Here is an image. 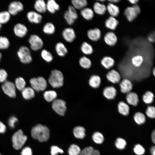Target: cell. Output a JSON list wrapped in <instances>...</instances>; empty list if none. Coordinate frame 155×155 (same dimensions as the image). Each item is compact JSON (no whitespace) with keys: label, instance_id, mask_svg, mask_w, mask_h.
<instances>
[{"label":"cell","instance_id":"cell-1","mask_svg":"<svg viewBox=\"0 0 155 155\" xmlns=\"http://www.w3.org/2000/svg\"><path fill=\"white\" fill-rule=\"evenodd\" d=\"M31 133L34 138L41 142L47 141L50 137L49 128L40 124H38L33 127L31 129Z\"/></svg>","mask_w":155,"mask_h":155},{"label":"cell","instance_id":"cell-2","mask_svg":"<svg viewBox=\"0 0 155 155\" xmlns=\"http://www.w3.org/2000/svg\"><path fill=\"white\" fill-rule=\"evenodd\" d=\"M27 139V136L24 134L22 130L17 131L13 134L12 137L13 148L16 150L20 149L24 144Z\"/></svg>","mask_w":155,"mask_h":155},{"label":"cell","instance_id":"cell-3","mask_svg":"<svg viewBox=\"0 0 155 155\" xmlns=\"http://www.w3.org/2000/svg\"><path fill=\"white\" fill-rule=\"evenodd\" d=\"M50 84L54 88H59L63 86V77L60 71L55 69L52 70L49 79Z\"/></svg>","mask_w":155,"mask_h":155},{"label":"cell","instance_id":"cell-4","mask_svg":"<svg viewBox=\"0 0 155 155\" xmlns=\"http://www.w3.org/2000/svg\"><path fill=\"white\" fill-rule=\"evenodd\" d=\"M17 54L20 61L23 63H29L32 61L30 50L26 46H22L20 47Z\"/></svg>","mask_w":155,"mask_h":155},{"label":"cell","instance_id":"cell-5","mask_svg":"<svg viewBox=\"0 0 155 155\" xmlns=\"http://www.w3.org/2000/svg\"><path fill=\"white\" fill-rule=\"evenodd\" d=\"M30 82L31 87L37 91L44 90L47 86L46 80L42 77L32 78L30 79Z\"/></svg>","mask_w":155,"mask_h":155},{"label":"cell","instance_id":"cell-6","mask_svg":"<svg viewBox=\"0 0 155 155\" xmlns=\"http://www.w3.org/2000/svg\"><path fill=\"white\" fill-rule=\"evenodd\" d=\"M28 42L30 44V48L34 51L41 49L43 46V40L37 35H31L28 39Z\"/></svg>","mask_w":155,"mask_h":155},{"label":"cell","instance_id":"cell-7","mask_svg":"<svg viewBox=\"0 0 155 155\" xmlns=\"http://www.w3.org/2000/svg\"><path fill=\"white\" fill-rule=\"evenodd\" d=\"M64 18L69 25H72L78 18L76 9L72 5L69 6L68 10L64 13Z\"/></svg>","mask_w":155,"mask_h":155},{"label":"cell","instance_id":"cell-8","mask_svg":"<svg viewBox=\"0 0 155 155\" xmlns=\"http://www.w3.org/2000/svg\"><path fill=\"white\" fill-rule=\"evenodd\" d=\"M139 6L135 5L132 7H127L125 10L124 14L127 20L129 22L133 21L140 12Z\"/></svg>","mask_w":155,"mask_h":155},{"label":"cell","instance_id":"cell-9","mask_svg":"<svg viewBox=\"0 0 155 155\" xmlns=\"http://www.w3.org/2000/svg\"><path fill=\"white\" fill-rule=\"evenodd\" d=\"M66 102L63 100L55 99L53 101L52 106L53 110L58 114L64 116L66 110Z\"/></svg>","mask_w":155,"mask_h":155},{"label":"cell","instance_id":"cell-10","mask_svg":"<svg viewBox=\"0 0 155 155\" xmlns=\"http://www.w3.org/2000/svg\"><path fill=\"white\" fill-rule=\"evenodd\" d=\"M1 88L4 93L8 96L12 98L16 97V87L13 82L6 81L2 84Z\"/></svg>","mask_w":155,"mask_h":155},{"label":"cell","instance_id":"cell-11","mask_svg":"<svg viewBox=\"0 0 155 155\" xmlns=\"http://www.w3.org/2000/svg\"><path fill=\"white\" fill-rule=\"evenodd\" d=\"M24 9V5L21 2L13 1L9 4L7 11L11 15L15 16L18 13L22 11Z\"/></svg>","mask_w":155,"mask_h":155},{"label":"cell","instance_id":"cell-12","mask_svg":"<svg viewBox=\"0 0 155 155\" xmlns=\"http://www.w3.org/2000/svg\"><path fill=\"white\" fill-rule=\"evenodd\" d=\"M13 31L16 36L22 38L27 34L28 29L24 24L21 23H18L14 25L13 28Z\"/></svg>","mask_w":155,"mask_h":155},{"label":"cell","instance_id":"cell-13","mask_svg":"<svg viewBox=\"0 0 155 155\" xmlns=\"http://www.w3.org/2000/svg\"><path fill=\"white\" fill-rule=\"evenodd\" d=\"M106 77L109 82L114 84H119L121 78L119 73L114 69L109 70L107 73Z\"/></svg>","mask_w":155,"mask_h":155},{"label":"cell","instance_id":"cell-14","mask_svg":"<svg viewBox=\"0 0 155 155\" xmlns=\"http://www.w3.org/2000/svg\"><path fill=\"white\" fill-rule=\"evenodd\" d=\"M121 92L123 94H127L131 92L133 88L131 81L126 78H124L119 83Z\"/></svg>","mask_w":155,"mask_h":155},{"label":"cell","instance_id":"cell-15","mask_svg":"<svg viewBox=\"0 0 155 155\" xmlns=\"http://www.w3.org/2000/svg\"><path fill=\"white\" fill-rule=\"evenodd\" d=\"M62 35L64 39L68 42H72L76 37L74 30L71 28H65L62 32Z\"/></svg>","mask_w":155,"mask_h":155},{"label":"cell","instance_id":"cell-16","mask_svg":"<svg viewBox=\"0 0 155 155\" xmlns=\"http://www.w3.org/2000/svg\"><path fill=\"white\" fill-rule=\"evenodd\" d=\"M27 18L30 22L35 24L40 23L42 19V17L41 14L33 11L27 13Z\"/></svg>","mask_w":155,"mask_h":155},{"label":"cell","instance_id":"cell-17","mask_svg":"<svg viewBox=\"0 0 155 155\" xmlns=\"http://www.w3.org/2000/svg\"><path fill=\"white\" fill-rule=\"evenodd\" d=\"M102 94L104 97L106 99L113 100L117 96V90L113 86H107L103 89Z\"/></svg>","mask_w":155,"mask_h":155},{"label":"cell","instance_id":"cell-18","mask_svg":"<svg viewBox=\"0 0 155 155\" xmlns=\"http://www.w3.org/2000/svg\"><path fill=\"white\" fill-rule=\"evenodd\" d=\"M125 99L127 103L131 106H136L139 102V97L135 92H131L127 94Z\"/></svg>","mask_w":155,"mask_h":155},{"label":"cell","instance_id":"cell-19","mask_svg":"<svg viewBox=\"0 0 155 155\" xmlns=\"http://www.w3.org/2000/svg\"><path fill=\"white\" fill-rule=\"evenodd\" d=\"M87 35L90 40L93 41H96L100 38L101 32L99 29L95 28L88 30L87 32Z\"/></svg>","mask_w":155,"mask_h":155},{"label":"cell","instance_id":"cell-20","mask_svg":"<svg viewBox=\"0 0 155 155\" xmlns=\"http://www.w3.org/2000/svg\"><path fill=\"white\" fill-rule=\"evenodd\" d=\"M117 110L118 112L124 116L128 115L130 112V107L129 105L123 101H120L117 104Z\"/></svg>","mask_w":155,"mask_h":155},{"label":"cell","instance_id":"cell-21","mask_svg":"<svg viewBox=\"0 0 155 155\" xmlns=\"http://www.w3.org/2000/svg\"><path fill=\"white\" fill-rule=\"evenodd\" d=\"M104 39L106 43L110 46L114 45L117 40L116 36L112 32L106 33L104 36Z\"/></svg>","mask_w":155,"mask_h":155},{"label":"cell","instance_id":"cell-22","mask_svg":"<svg viewBox=\"0 0 155 155\" xmlns=\"http://www.w3.org/2000/svg\"><path fill=\"white\" fill-rule=\"evenodd\" d=\"M34 8L36 12L40 14L44 13L47 11L46 3L43 0L36 1Z\"/></svg>","mask_w":155,"mask_h":155},{"label":"cell","instance_id":"cell-23","mask_svg":"<svg viewBox=\"0 0 155 155\" xmlns=\"http://www.w3.org/2000/svg\"><path fill=\"white\" fill-rule=\"evenodd\" d=\"M46 9L50 13L54 14L59 10L60 7L54 0H49L46 3Z\"/></svg>","mask_w":155,"mask_h":155},{"label":"cell","instance_id":"cell-24","mask_svg":"<svg viewBox=\"0 0 155 155\" xmlns=\"http://www.w3.org/2000/svg\"><path fill=\"white\" fill-rule=\"evenodd\" d=\"M55 49L57 53L60 57H64L68 53L67 47L64 43L61 42L56 43Z\"/></svg>","mask_w":155,"mask_h":155},{"label":"cell","instance_id":"cell-25","mask_svg":"<svg viewBox=\"0 0 155 155\" xmlns=\"http://www.w3.org/2000/svg\"><path fill=\"white\" fill-rule=\"evenodd\" d=\"M22 94L23 98L26 100H29L33 98L35 95L34 90L31 87L25 88L22 91Z\"/></svg>","mask_w":155,"mask_h":155},{"label":"cell","instance_id":"cell-26","mask_svg":"<svg viewBox=\"0 0 155 155\" xmlns=\"http://www.w3.org/2000/svg\"><path fill=\"white\" fill-rule=\"evenodd\" d=\"M101 82V80L100 76L96 75H92L89 80V84L90 86L95 89L100 87Z\"/></svg>","mask_w":155,"mask_h":155},{"label":"cell","instance_id":"cell-27","mask_svg":"<svg viewBox=\"0 0 155 155\" xmlns=\"http://www.w3.org/2000/svg\"><path fill=\"white\" fill-rule=\"evenodd\" d=\"M115 61L112 57L108 56L104 57L101 61V63L106 69H109L114 65Z\"/></svg>","mask_w":155,"mask_h":155},{"label":"cell","instance_id":"cell-28","mask_svg":"<svg viewBox=\"0 0 155 155\" xmlns=\"http://www.w3.org/2000/svg\"><path fill=\"white\" fill-rule=\"evenodd\" d=\"M80 14L83 18L87 20H91L94 16L93 10L90 8L85 7L80 10Z\"/></svg>","mask_w":155,"mask_h":155},{"label":"cell","instance_id":"cell-29","mask_svg":"<svg viewBox=\"0 0 155 155\" xmlns=\"http://www.w3.org/2000/svg\"><path fill=\"white\" fill-rule=\"evenodd\" d=\"M119 23L118 20L114 17H110L106 21L105 25L108 28L115 30Z\"/></svg>","mask_w":155,"mask_h":155},{"label":"cell","instance_id":"cell-30","mask_svg":"<svg viewBox=\"0 0 155 155\" xmlns=\"http://www.w3.org/2000/svg\"><path fill=\"white\" fill-rule=\"evenodd\" d=\"M73 131L74 136L76 138L82 139L85 136V129L83 127L76 126L73 129Z\"/></svg>","mask_w":155,"mask_h":155},{"label":"cell","instance_id":"cell-31","mask_svg":"<svg viewBox=\"0 0 155 155\" xmlns=\"http://www.w3.org/2000/svg\"><path fill=\"white\" fill-rule=\"evenodd\" d=\"M106 9L111 16L114 17L117 16L119 13L118 7L111 3L108 4Z\"/></svg>","mask_w":155,"mask_h":155},{"label":"cell","instance_id":"cell-32","mask_svg":"<svg viewBox=\"0 0 155 155\" xmlns=\"http://www.w3.org/2000/svg\"><path fill=\"white\" fill-rule=\"evenodd\" d=\"M93 10L96 13L102 15L104 14L106 12V7L104 4L97 2L95 3L94 5Z\"/></svg>","mask_w":155,"mask_h":155},{"label":"cell","instance_id":"cell-33","mask_svg":"<svg viewBox=\"0 0 155 155\" xmlns=\"http://www.w3.org/2000/svg\"><path fill=\"white\" fill-rule=\"evenodd\" d=\"M71 2L72 6L76 9L81 10L86 7L88 5L86 0H72Z\"/></svg>","mask_w":155,"mask_h":155},{"label":"cell","instance_id":"cell-34","mask_svg":"<svg viewBox=\"0 0 155 155\" xmlns=\"http://www.w3.org/2000/svg\"><path fill=\"white\" fill-rule=\"evenodd\" d=\"M131 62L132 65L136 68H139L142 65L144 61L143 57L140 55L134 56L131 58Z\"/></svg>","mask_w":155,"mask_h":155},{"label":"cell","instance_id":"cell-35","mask_svg":"<svg viewBox=\"0 0 155 155\" xmlns=\"http://www.w3.org/2000/svg\"><path fill=\"white\" fill-rule=\"evenodd\" d=\"M79 155H100V154L98 150L94 149L91 146H89L81 151Z\"/></svg>","mask_w":155,"mask_h":155},{"label":"cell","instance_id":"cell-36","mask_svg":"<svg viewBox=\"0 0 155 155\" xmlns=\"http://www.w3.org/2000/svg\"><path fill=\"white\" fill-rule=\"evenodd\" d=\"M154 95L150 91H146L142 96V100L144 103L146 104H149L152 103L154 101Z\"/></svg>","mask_w":155,"mask_h":155},{"label":"cell","instance_id":"cell-37","mask_svg":"<svg viewBox=\"0 0 155 155\" xmlns=\"http://www.w3.org/2000/svg\"><path fill=\"white\" fill-rule=\"evenodd\" d=\"M43 32L45 34L51 35L53 34L55 31V28L52 23L48 22L43 27Z\"/></svg>","mask_w":155,"mask_h":155},{"label":"cell","instance_id":"cell-38","mask_svg":"<svg viewBox=\"0 0 155 155\" xmlns=\"http://www.w3.org/2000/svg\"><path fill=\"white\" fill-rule=\"evenodd\" d=\"M80 49L82 53L86 55H90L93 51L92 46L86 42H84L82 43Z\"/></svg>","mask_w":155,"mask_h":155},{"label":"cell","instance_id":"cell-39","mask_svg":"<svg viewBox=\"0 0 155 155\" xmlns=\"http://www.w3.org/2000/svg\"><path fill=\"white\" fill-rule=\"evenodd\" d=\"M56 92L53 90H49L45 92L43 94V96L47 102H53L57 97Z\"/></svg>","mask_w":155,"mask_h":155},{"label":"cell","instance_id":"cell-40","mask_svg":"<svg viewBox=\"0 0 155 155\" xmlns=\"http://www.w3.org/2000/svg\"><path fill=\"white\" fill-rule=\"evenodd\" d=\"M133 119L135 122L138 125H141L144 123L146 118L142 112H138L134 115Z\"/></svg>","mask_w":155,"mask_h":155},{"label":"cell","instance_id":"cell-41","mask_svg":"<svg viewBox=\"0 0 155 155\" xmlns=\"http://www.w3.org/2000/svg\"><path fill=\"white\" fill-rule=\"evenodd\" d=\"M11 15L8 11L0 12V23L2 24L7 23L10 20Z\"/></svg>","mask_w":155,"mask_h":155},{"label":"cell","instance_id":"cell-42","mask_svg":"<svg viewBox=\"0 0 155 155\" xmlns=\"http://www.w3.org/2000/svg\"><path fill=\"white\" fill-rule=\"evenodd\" d=\"M79 63L82 67L87 69L90 68L92 65L90 60L87 57L84 56L80 58Z\"/></svg>","mask_w":155,"mask_h":155},{"label":"cell","instance_id":"cell-43","mask_svg":"<svg viewBox=\"0 0 155 155\" xmlns=\"http://www.w3.org/2000/svg\"><path fill=\"white\" fill-rule=\"evenodd\" d=\"M14 84L16 88L22 91L26 87V82L23 78L19 77L16 79Z\"/></svg>","mask_w":155,"mask_h":155},{"label":"cell","instance_id":"cell-44","mask_svg":"<svg viewBox=\"0 0 155 155\" xmlns=\"http://www.w3.org/2000/svg\"><path fill=\"white\" fill-rule=\"evenodd\" d=\"M41 56L44 60L48 63L51 62L53 59V57L52 54L45 49L42 50Z\"/></svg>","mask_w":155,"mask_h":155},{"label":"cell","instance_id":"cell-45","mask_svg":"<svg viewBox=\"0 0 155 155\" xmlns=\"http://www.w3.org/2000/svg\"><path fill=\"white\" fill-rule=\"evenodd\" d=\"M9 46L10 42L9 39L5 36H0V49H7Z\"/></svg>","mask_w":155,"mask_h":155},{"label":"cell","instance_id":"cell-46","mask_svg":"<svg viewBox=\"0 0 155 155\" xmlns=\"http://www.w3.org/2000/svg\"><path fill=\"white\" fill-rule=\"evenodd\" d=\"M81 150L80 147L75 144H71L68 150L69 155H79Z\"/></svg>","mask_w":155,"mask_h":155},{"label":"cell","instance_id":"cell-47","mask_svg":"<svg viewBox=\"0 0 155 155\" xmlns=\"http://www.w3.org/2000/svg\"><path fill=\"white\" fill-rule=\"evenodd\" d=\"M93 141L97 144H102L104 141V137L103 135L99 132H94L92 135Z\"/></svg>","mask_w":155,"mask_h":155},{"label":"cell","instance_id":"cell-48","mask_svg":"<svg viewBox=\"0 0 155 155\" xmlns=\"http://www.w3.org/2000/svg\"><path fill=\"white\" fill-rule=\"evenodd\" d=\"M116 147L118 149L123 150L125 148L127 143L126 141L121 138H118L115 144Z\"/></svg>","mask_w":155,"mask_h":155},{"label":"cell","instance_id":"cell-49","mask_svg":"<svg viewBox=\"0 0 155 155\" xmlns=\"http://www.w3.org/2000/svg\"><path fill=\"white\" fill-rule=\"evenodd\" d=\"M147 116L150 118L153 119L155 117V108L154 106H148L146 111Z\"/></svg>","mask_w":155,"mask_h":155},{"label":"cell","instance_id":"cell-50","mask_svg":"<svg viewBox=\"0 0 155 155\" xmlns=\"http://www.w3.org/2000/svg\"><path fill=\"white\" fill-rule=\"evenodd\" d=\"M134 152L137 155H142L145 152L144 148L140 144L135 145L133 149Z\"/></svg>","mask_w":155,"mask_h":155},{"label":"cell","instance_id":"cell-51","mask_svg":"<svg viewBox=\"0 0 155 155\" xmlns=\"http://www.w3.org/2000/svg\"><path fill=\"white\" fill-rule=\"evenodd\" d=\"M8 74L4 69H0V82L4 83L7 81Z\"/></svg>","mask_w":155,"mask_h":155},{"label":"cell","instance_id":"cell-52","mask_svg":"<svg viewBox=\"0 0 155 155\" xmlns=\"http://www.w3.org/2000/svg\"><path fill=\"white\" fill-rule=\"evenodd\" d=\"M51 153L52 155H57L59 153H63V151L57 146H52L51 148Z\"/></svg>","mask_w":155,"mask_h":155},{"label":"cell","instance_id":"cell-53","mask_svg":"<svg viewBox=\"0 0 155 155\" xmlns=\"http://www.w3.org/2000/svg\"><path fill=\"white\" fill-rule=\"evenodd\" d=\"M18 121V119L16 117L12 116L9 119L8 124L9 126L13 128L15 127L16 123Z\"/></svg>","mask_w":155,"mask_h":155},{"label":"cell","instance_id":"cell-54","mask_svg":"<svg viewBox=\"0 0 155 155\" xmlns=\"http://www.w3.org/2000/svg\"><path fill=\"white\" fill-rule=\"evenodd\" d=\"M21 154V155H32V150L29 147H25L22 149Z\"/></svg>","mask_w":155,"mask_h":155},{"label":"cell","instance_id":"cell-55","mask_svg":"<svg viewBox=\"0 0 155 155\" xmlns=\"http://www.w3.org/2000/svg\"><path fill=\"white\" fill-rule=\"evenodd\" d=\"M6 130V127L5 125L2 122L0 121V133H5Z\"/></svg>","mask_w":155,"mask_h":155},{"label":"cell","instance_id":"cell-56","mask_svg":"<svg viewBox=\"0 0 155 155\" xmlns=\"http://www.w3.org/2000/svg\"><path fill=\"white\" fill-rule=\"evenodd\" d=\"M154 36H153V35H150L148 37V40L151 42H152L154 41Z\"/></svg>","mask_w":155,"mask_h":155},{"label":"cell","instance_id":"cell-57","mask_svg":"<svg viewBox=\"0 0 155 155\" xmlns=\"http://www.w3.org/2000/svg\"><path fill=\"white\" fill-rule=\"evenodd\" d=\"M152 139L153 142L154 144L155 142V131L154 130L152 134Z\"/></svg>","mask_w":155,"mask_h":155},{"label":"cell","instance_id":"cell-58","mask_svg":"<svg viewBox=\"0 0 155 155\" xmlns=\"http://www.w3.org/2000/svg\"><path fill=\"white\" fill-rule=\"evenodd\" d=\"M151 154L152 155H155V146H152L150 149Z\"/></svg>","mask_w":155,"mask_h":155},{"label":"cell","instance_id":"cell-59","mask_svg":"<svg viewBox=\"0 0 155 155\" xmlns=\"http://www.w3.org/2000/svg\"><path fill=\"white\" fill-rule=\"evenodd\" d=\"M129 1L131 4L134 5L136 4L139 1V0H131Z\"/></svg>","mask_w":155,"mask_h":155},{"label":"cell","instance_id":"cell-60","mask_svg":"<svg viewBox=\"0 0 155 155\" xmlns=\"http://www.w3.org/2000/svg\"><path fill=\"white\" fill-rule=\"evenodd\" d=\"M109 1L111 2V3H117L120 1V0H108Z\"/></svg>","mask_w":155,"mask_h":155},{"label":"cell","instance_id":"cell-61","mask_svg":"<svg viewBox=\"0 0 155 155\" xmlns=\"http://www.w3.org/2000/svg\"><path fill=\"white\" fill-rule=\"evenodd\" d=\"M152 73H153V75H154V77H155V69L154 67V68L152 69Z\"/></svg>","mask_w":155,"mask_h":155},{"label":"cell","instance_id":"cell-62","mask_svg":"<svg viewBox=\"0 0 155 155\" xmlns=\"http://www.w3.org/2000/svg\"><path fill=\"white\" fill-rule=\"evenodd\" d=\"M2 57V55L1 52H0V62H1V60Z\"/></svg>","mask_w":155,"mask_h":155},{"label":"cell","instance_id":"cell-63","mask_svg":"<svg viewBox=\"0 0 155 155\" xmlns=\"http://www.w3.org/2000/svg\"><path fill=\"white\" fill-rule=\"evenodd\" d=\"M2 27V25L0 23V30L1 29Z\"/></svg>","mask_w":155,"mask_h":155},{"label":"cell","instance_id":"cell-64","mask_svg":"<svg viewBox=\"0 0 155 155\" xmlns=\"http://www.w3.org/2000/svg\"><path fill=\"white\" fill-rule=\"evenodd\" d=\"M0 155H2V154L0 153Z\"/></svg>","mask_w":155,"mask_h":155}]
</instances>
